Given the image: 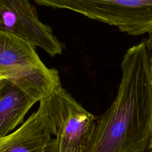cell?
<instances>
[{
    "instance_id": "obj_5",
    "label": "cell",
    "mask_w": 152,
    "mask_h": 152,
    "mask_svg": "<svg viewBox=\"0 0 152 152\" xmlns=\"http://www.w3.org/2000/svg\"><path fill=\"white\" fill-rule=\"evenodd\" d=\"M0 30L41 48L51 56L62 52V44L40 21L30 0H0Z\"/></svg>"
},
{
    "instance_id": "obj_2",
    "label": "cell",
    "mask_w": 152,
    "mask_h": 152,
    "mask_svg": "<svg viewBox=\"0 0 152 152\" xmlns=\"http://www.w3.org/2000/svg\"><path fill=\"white\" fill-rule=\"evenodd\" d=\"M37 110L50 136L46 152H88L96 117L61 86L39 101Z\"/></svg>"
},
{
    "instance_id": "obj_7",
    "label": "cell",
    "mask_w": 152,
    "mask_h": 152,
    "mask_svg": "<svg viewBox=\"0 0 152 152\" xmlns=\"http://www.w3.org/2000/svg\"><path fill=\"white\" fill-rule=\"evenodd\" d=\"M36 102L14 83L3 79L0 86V138L22 123Z\"/></svg>"
},
{
    "instance_id": "obj_8",
    "label": "cell",
    "mask_w": 152,
    "mask_h": 152,
    "mask_svg": "<svg viewBox=\"0 0 152 152\" xmlns=\"http://www.w3.org/2000/svg\"><path fill=\"white\" fill-rule=\"evenodd\" d=\"M148 38L145 42L148 60V65L150 71L151 79L152 81V28L148 32Z\"/></svg>"
},
{
    "instance_id": "obj_4",
    "label": "cell",
    "mask_w": 152,
    "mask_h": 152,
    "mask_svg": "<svg viewBox=\"0 0 152 152\" xmlns=\"http://www.w3.org/2000/svg\"><path fill=\"white\" fill-rule=\"evenodd\" d=\"M37 5L66 9L131 36L152 28V0H33Z\"/></svg>"
},
{
    "instance_id": "obj_3",
    "label": "cell",
    "mask_w": 152,
    "mask_h": 152,
    "mask_svg": "<svg viewBox=\"0 0 152 152\" xmlns=\"http://www.w3.org/2000/svg\"><path fill=\"white\" fill-rule=\"evenodd\" d=\"M35 46L12 34L0 30V75L37 102L61 86L58 71L48 68Z\"/></svg>"
},
{
    "instance_id": "obj_6",
    "label": "cell",
    "mask_w": 152,
    "mask_h": 152,
    "mask_svg": "<svg viewBox=\"0 0 152 152\" xmlns=\"http://www.w3.org/2000/svg\"><path fill=\"white\" fill-rule=\"evenodd\" d=\"M50 137L37 110L15 131L0 138V152H46Z\"/></svg>"
},
{
    "instance_id": "obj_9",
    "label": "cell",
    "mask_w": 152,
    "mask_h": 152,
    "mask_svg": "<svg viewBox=\"0 0 152 152\" xmlns=\"http://www.w3.org/2000/svg\"><path fill=\"white\" fill-rule=\"evenodd\" d=\"M2 80H3V79H0V86H1V83H2Z\"/></svg>"
},
{
    "instance_id": "obj_10",
    "label": "cell",
    "mask_w": 152,
    "mask_h": 152,
    "mask_svg": "<svg viewBox=\"0 0 152 152\" xmlns=\"http://www.w3.org/2000/svg\"><path fill=\"white\" fill-rule=\"evenodd\" d=\"M0 79H3V78H2V77H1V75H0Z\"/></svg>"
},
{
    "instance_id": "obj_1",
    "label": "cell",
    "mask_w": 152,
    "mask_h": 152,
    "mask_svg": "<svg viewBox=\"0 0 152 152\" xmlns=\"http://www.w3.org/2000/svg\"><path fill=\"white\" fill-rule=\"evenodd\" d=\"M109 107L96 117L88 152H152V81L145 45L129 48Z\"/></svg>"
}]
</instances>
